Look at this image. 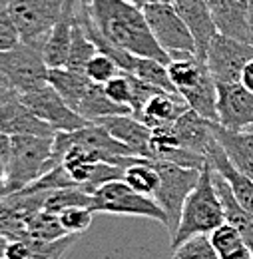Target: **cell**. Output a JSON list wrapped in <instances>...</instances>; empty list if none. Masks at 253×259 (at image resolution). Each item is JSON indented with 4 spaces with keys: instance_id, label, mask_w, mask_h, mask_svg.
Masks as SVG:
<instances>
[{
    "instance_id": "6da1fadb",
    "label": "cell",
    "mask_w": 253,
    "mask_h": 259,
    "mask_svg": "<svg viewBox=\"0 0 253 259\" xmlns=\"http://www.w3.org/2000/svg\"><path fill=\"white\" fill-rule=\"evenodd\" d=\"M88 12L92 28L108 44L136 56L170 64L172 58L156 42L142 8L126 0H90Z\"/></svg>"
},
{
    "instance_id": "7a4b0ae2",
    "label": "cell",
    "mask_w": 253,
    "mask_h": 259,
    "mask_svg": "<svg viewBox=\"0 0 253 259\" xmlns=\"http://www.w3.org/2000/svg\"><path fill=\"white\" fill-rule=\"evenodd\" d=\"M225 224V211H223L222 199L218 195L216 184H214V171L212 165L205 163V167L199 174V180L195 188L188 195L182 218L174 237L170 239L172 249L182 245L195 235H209L216 227Z\"/></svg>"
},
{
    "instance_id": "3957f363",
    "label": "cell",
    "mask_w": 253,
    "mask_h": 259,
    "mask_svg": "<svg viewBox=\"0 0 253 259\" xmlns=\"http://www.w3.org/2000/svg\"><path fill=\"white\" fill-rule=\"evenodd\" d=\"M0 84L12 94L24 96L48 84V66L44 64L40 44L18 42L0 52Z\"/></svg>"
},
{
    "instance_id": "277c9868",
    "label": "cell",
    "mask_w": 253,
    "mask_h": 259,
    "mask_svg": "<svg viewBox=\"0 0 253 259\" xmlns=\"http://www.w3.org/2000/svg\"><path fill=\"white\" fill-rule=\"evenodd\" d=\"M94 213H116V215H134V218H148L161 226L167 224L165 211L152 199L132 190L124 180L108 182L92 192V205Z\"/></svg>"
},
{
    "instance_id": "5b68a950",
    "label": "cell",
    "mask_w": 253,
    "mask_h": 259,
    "mask_svg": "<svg viewBox=\"0 0 253 259\" xmlns=\"http://www.w3.org/2000/svg\"><path fill=\"white\" fill-rule=\"evenodd\" d=\"M52 152V138L42 136H10L8 152V190L10 194L24 190L44 174Z\"/></svg>"
},
{
    "instance_id": "8992f818",
    "label": "cell",
    "mask_w": 253,
    "mask_h": 259,
    "mask_svg": "<svg viewBox=\"0 0 253 259\" xmlns=\"http://www.w3.org/2000/svg\"><path fill=\"white\" fill-rule=\"evenodd\" d=\"M78 0H8V14L22 42L40 44Z\"/></svg>"
},
{
    "instance_id": "52a82bcc",
    "label": "cell",
    "mask_w": 253,
    "mask_h": 259,
    "mask_svg": "<svg viewBox=\"0 0 253 259\" xmlns=\"http://www.w3.org/2000/svg\"><path fill=\"white\" fill-rule=\"evenodd\" d=\"M154 163H156V169L159 174V186L152 199H156V203L165 211V218H167L165 227H167V235L172 239L178 229V224H180L184 203H186L188 195L191 194V190L195 188L201 169L182 167L178 163L159 162V160H154Z\"/></svg>"
},
{
    "instance_id": "ba28073f",
    "label": "cell",
    "mask_w": 253,
    "mask_h": 259,
    "mask_svg": "<svg viewBox=\"0 0 253 259\" xmlns=\"http://www.w3.org/2000/svg\"><path fill=\"white\" fill-rule=\"evenodd\" d=\"M142 10H144L146 22L154 34L156 42L170 54V58L178 54L195 56L193 38L172 2H156Z\"/></svg>"
},
{
    "instance_id": "9c48e42d",
    "label": "cell",
    "mask_w": 253,
    "mask_h": 259,
    "mask_svg": "<svg viewBox=\"0 0 253 259\" xmlns=\"http://www.w3.org/2000/svg\"><path fill=\"white\" fill-rule=\"evenodd\" d=\"M249 60H253V44L239 42L220 32L212 40L205 54V66L216 84L239 82L241 72Z\"/></svg>"
},
{
    "instance_id": "30bf717a",
    "label": "cell",
    "mask_w": 253,
    "mask_h": 259,
    "mask_svg": "<svg viewBox=\"0 0 253 259\" xmlns=\"http://www.w3.org/2000/svg\"><path fill=\"white\" fill-rule=\"evenodd\" d=\"M20 100L42 122H46L56 132H76V130L86 128L88 124H92L86 118H82L76 110H72L50 84L20 96Z\"/></svg>"
},
{
    "instance_id": "8fae6325",
    "label": "cell",
    "mask_w": 253,
    "mask_h": 259,
    "mask_svg": "<svg viewBox=\"0 0 253 259\" xmlns=\"http://www.w3.org/2000/svg\"><path fill=\"white\" fill-rule=\"evenodd\" d=\"M218 124L235 132L253 124V94L241 82L218 84Z\"/></svg>"
},
{
    "instance_id": "7c38bea8",
    "label": "cell",
    "mask_w": 253,
    "mask_h": 259,
    "mask_svg": "<svg viewBox=\"0 0 253 259\" xmlns=\"http://www.w3.org/2000/svg\"><path fill=\"white\" fill-rule=\"evenodd\" d=\"M46 195L48 192L28 194L24 190L4 195L0 199V233L6 239H18L26 222L44 209Z\"/></svg>"
},
{
    "instance_id": "4fadbf2b",
    "label": "cell",
    "mask_w": 253,
    "mask_h": 259,
    "mask_svg": "<svg viewBox=\"0 0 253 259\" xmlns=\"http://www.w3.org/2000/svg\"><path fill=\"white\" fill-rule=\"evenodd\" d=\"M172 4L178 10V14L182 16L184 24L188 26L191 38H193L195 58L205 62L207 48L218 34L212 10L207 6V0H174Z\"/></svg>"
},
{
    "instance_id": "5bb4252c",
    "label": "cell",
    "mask_w": 253,
    "mask_h": 259,
    "mask_svg": "<svg viewBox=\"0 0 253 259\" xmlns=\"http://www.w3.org/2000/svg\"><path fill=\"white\" fill-rule=\"evenodd\" d=\"M218 32L253 44V24L247 0H207Z\"/></svg>"
},
{
    "instance_id": "9a60e30c",
    "label": "cell",
    "mask_w": 253,
    "mask_h": 259,
    "mask_svg": "<svg viewBox=\"0 0 253 259\" xmlns=\"http://www.w3.org/2000/svg\"><path fill=\"white\" fill-rule=\"evenodd\" d=\"M0 132L6 136H42V138L56 136V130L42 122L20 100L18 94H12L0 108Z\"/></svg>"
},
{
    "instance_id": "2e32d148",
    "label": "cell",
    "mask_w": 253,
    "mask_h": 259,
    "mask_svg": "<svg viewBox=\"0 0 253 259\" xmlns=\"http://www.w3.org/2000/svg\"><path fill=\"white\" fill-rule=\"evenodd\" d=\"M92 124H98L106 130L112 138H116L120 144H124L132 156L148 158L150 156V140L152 130L148 128L142 120L134 118L132 114H118V116H106Z\"/></svg>"
},
{
    "instance_id": "e0dca14e",
    "label": "cell",
    "mask_w": 253,
    "mask_h": 259,
    "mask_svg": "<svg viewBox=\"0 0 253 259\" xmlns=\"http://www.w3.org/2000/svg\"><path fill=\"white\" fill-rule=\"evenodd\" d=\"M88 4H82V2H76L66 14L64 18L54 24L50 28V32L44 36L42 40V58H44V64L50 68H64L66 60H68V54H70V44H72V28H74V22L78 20V14L86 8Z\"/></svg>"
},
{
    "instance_id": "ac0fdd59",
    "label": "cell",
    "mask_w": 253,
    "mask_h": 259,
    "mask_svg": "<svg viewBox=\"0 0 253 259\" xmlns=\"http://www.w3.org/2000/svg\"><path fill=\"white\" fill-rule=\"evenodd\" d=\"M212 134L220 144L229 163L243 176L253 180V132L227 130L218 122H212Z\"/></svg>"
},
{
    "instance_id": "d6986e66",
    "label": "cell",
    "mask_w": 253,
    "mask_h": 259,
    "mask_svg": "<svg viewBox=\"0 0 253 259\" xmlns=\"http://www.w3.org/2000/svg\"><path fill=\"white\" fill-rule=\"evenodd\" d=\"M172 136L178 148H184L188 152L205 156L207 148L216 142L212 134V122L201 118L197 112L188 108L174 124H172Z\"/></svg>"
},
{
    "instance_id": "ffe728a7",
    "label": "cell",
    "mask_w": 253,
    "mask_h": 259,
    "mask_svg": "<svg viewBox=\"0 0 253 259\" xmlns=\"http://www.w3.org/2000/svg\"><path fill=\"white\" fill-rule=\"evenodd\" d=\"M205 158H207V163H209L220 176H223V180L229 184V188H231V192L235 195L237 203H239L247 213L253 215V180H249V178L243 176V174H239V171L229 163V160L225 158V154H223V150L220 148L218 142H214V144L207 148Z\"/></svg>"
},
{
    "instance_id": "44dd1931",
    "label": "cell",
    "mask_w": 253,
    "mask_h": 259,
    "mask_svg": "<svg viewBox=\"0 0 253 259\" xmlns=\"http://www.w3.org/2000/svg\"><path fill=\"white\" fill-rule=\"evenodd\" d=\"M188 108L190 106L180 94H170V92L159 90L158 94H154L148 100V104L144 106L138 120H142L150 130L161 128V126L174 124Z\"/></svg>"
},
{
    "instance_id": "7402d4cb",
    "label": "cell",
    "mask_w": 253,
    "mask_h": 259,
    "mask_svg": "<svg viewBox=\"0 0 253 259\" xmlns=\"http://www.w3.org/2000/svg\"><path fill=\"white\" fill-rule=\"evenodd\" d=\"M214 184H216V190H218V195L222 199V205H223V211H225V222L231 224L239 231V235L243 237V241L247 243V247L251 249V255H253V215L247 213L235 199V195L231 192L229 184L223 180V176H220L214 167Z\"/></svg>"
},
{
    "instance_id": "603a6c76",
    "label": "cell",
    "mask_w": 253,
    "mask_h": 259,
    "mask_svg": "<svg viewBox=\"0 0 253 259\" xmlns=\"http://www.w3.org/2000/svg\"><path fill=\"white\" fill-rule=\"evenodd\" d=\"M48 84L60 94V98L72 110H78L82 98L86 96L92 82L82 72H74L68 68H50L48 70Z\"/></svg>"
},
{
    "instance_id": "cb8c5ba5",
    "label": "cell",
    "mask_w": 253,
    "mask_h": 259,
    "mask_svg": "<svg viewBox=\"0 0 253 259\" xmlns=\"http://www.w3.org/2000/svg\"><path fill=\"white\" fill-rule=\"evenodd\" d=\"M82 118H86L88 122H96L100 118L106 116H118V114H132V110L126 106H120L116 102H112L102 84H90L86 96L82 98L78 110H76Z\"/></svg>"
},
{
    "instance_id": "d4e9b609",
    "label": "cell",
    "mask_w": 253,
    "mask_h": 259,
    "mask_svg": "<svg viewBox=\"0 0 253 259\" xmlns=\"http://www.w3.org/2000/svg\"><path fill=\"white\" fill-rule=\"evenodd\" d=\"M124 182L132 190L154 197V194H156V190H158L159 186V174L158 169H156L154 160L132 156L128 165L124 167Z\"/></svg>"
},
{
    "instance_id": "484cf974",
    "label": "cell",
    "mask_w": 253,
    "mask_h": 259,
    "mask_svg": "<svg viewBox=\"0 0 253 259\" xmlns=\"http://www.w3.org/2000/svg\"><path fill=\"white\" fill-rule=\"evenodd\" d=\"M209 241L220 259H253L251 249L231 224H222L209 233Z\"/></svg>"
},
{
    "instance_id": "4316f807",
    "label": "cell",
    "mask_w": 253,
    "mask_h": 259,
    "mask_svg": "<svg viewBox=\"0 0 253 259\" xmlns=\"http://www.w3.org/2000/svg\"><path fill=\"white\" fill-rule=\"evenodd\" d=\"M86 8H88V6H86ZM80 14H82V12H80ZM80 14H78V18H80ZM96 52H98L96 44L90 40V36L84 30V26L80 24V20H76V22H74V28H72L70 54H68V60H66V66H64V68L84 74L86 64L92 60V56H94Z\"/></svg>"
},
{
    "instance_id": "83f0119b",
    "label": "cell",
    "mask_w": 253,
    "mask_h": 259,
    "mask_svg": "<svg viewBox=\"0 0 253 259\" xmlns=\"http://www.w3.org/2000/svg\"><path fill=\"white\" fill-rule=\"evenodd\" d=\"M66 235V231L62 229L58 215L48 213L44 209H40L38 213H34L30 220L26 222V226L20 233V241L22 239H40V241H50V239H58Z\"/></svg>"
},
{
    "instance_id": "f1b7e54d",
    "label": "cell",
    "mask_w": 253,
    "mask_h": 259,
    "mask_svg": "<svg viewBox=\"0 0 253 259\" xmlns=\"http://www.w3.org/2000/svg\"><path fill=\"white\" fill-rule=\"evenodd\" d=\"M92 205V194L84 192L82 188H64V190H54L48 192L46 201H44V211L58 215L60 211L68 207H88Z\"/></svg>"
},
{
    "instance_id": "f546056e",
    "label": "cell",
    "mask_w": 253,
    "mask_h": 259,
    "mask_svg": "<svg viewBox=\"0 0 253 259\" xmlns=\"http://www.w3.org/2000/svg\"><path fill=\"white\" fill-rule=\"evenodd\" d=\"M120 72H122L120 66L104 52H96L92 60L86 64V70H84V74L88 76V80L92 84H102V86L106 82H110L112 78H116Z\"/></svg>"
},
{
    "instance_id": "4dcf8cb0",
    "label": "cell",
    "mask_w": 253,
    "mask_h": 259,
    "mask_svg": "<svg viewBox=\"0 0 253 259\" xmlns=\"http://www.w3.org/2000/svg\"><path fill=\"white\" fill-rule=\"evenodd\" d=\"M174 255L182 259H220L209 241V235H195L184 241L174 249Z\"/></svg>"
},
{
    "instance_id": "1f68e13d",
    "label": "cell",
    "mask_w": 253,
    "mask_h": 259,
    "mask_svg": "<svg viewBox=\"0 0 253 259\" xmlns=\"http://www.w3.org/2000/svg\"><path fill=\"white\" fill-rule=\"evenodd\" d=\"M92 220H94V211L88 207H68L58 213V222H60L62 229L72 235L84 233L92 226Z\"/></svg>"
},
{
    "instance_id": "d6a6232c",
    "label": "cell",
    "mask_w": 253,
    "mask_h": 259,
    "mask_svg": "<svg viewBox=\"0 0 253 259\" xmlns=\"http://www.w3.org/2000/svg\"><path fill=\"white\" fill-rule=\"evenodd\" d=\"M104 90H106V94L112 102H116L120 106H126V108L132 106V84H130V74L128 72H120L116 78L106 82Z\"/></svg>"
},
{
    "instance_id": "836d02e7",
    "label": "cell",
    "mask_w": 253,
    "mask_h": 259,
    "mask_svg": "<svg viewBox=\"0 0 253 259\" xmlns=\"http://www.w3.org/2000/svg\"><path fill=\"white\" fill-rule=\"evenodd\" d=\"M18 42L20 36L8 14V0H0V52L14 48Z\"/></svg>"
},
{
    "instance_id": "e575fe53",
    "label": "cell",
    "mask_w": 253,
    "mask_h": 259,
    "mask_svg": "<svg viewBox=\"0 0 253 259\" xmlns=\"http://www.w3.org/2000/svg\"><path fill=\"white\" fill-rule=\"evenodd\" d=\"M239 82L249 90L253 94V60H249L245 68H243V72H241V78H239Z\"/></svg>"
},
{
    "instance_id": "d590c367",
    "label": "cell",
    "mask_w": 253,
    "mask_h": 259,
    "mask_svg": "<svg viewBox=\"0 0 253 259\" xmlns=\"http://www.w3.org/2000/svg\"><path fill=\"white\" fill-rule=\"evenodd\" d=\"M6 158L0 156V188H6L8 190V184H6V178H8V165H6ZM10 192V190H8Z\"/></svg>"
},
{
    "instance_id": "8d00e7d4",
    "label": "cell",
    "mask_w": 253,
    "mask_h": 259,
    "mask_svg": "<svg viewBox=\"0 0 253 259\" xmlns=\"http://www.w3.org/2000/svg\"><path fill=\"white\" fill-rule=\"evenodd\" d=\"M130 4H134V6H138V8H146V6H150V4H156L159 0H126Z\"/></svg>"
},
{
    "instance_id": "74e56055",
    "label": "cell",
    "mask_w": 253,
    "mask_h": 259,
    "mask_svg": "<svg viewBox=\"0 0 253 259\" xmlns=\"http://www.w3.org/2000/svg\"><path fill=\"white\" fill-rule=\"evenodd\" d=\"M10 96H12V92H10L6 86H2V84H0V108L4 106V102H6Z\"/></svg>"
},
{
    "instance_id": "f35d334b",
    "label": "cell",
    "mask_w": 253,
    "mask_h": 259,
    "mask_svg": "<svg viewBox=\"0 0 253 259\" xmlns=\"http://www.w3.org/2000/svg\"><path fill=\"white\" fill-rule=\"evenodd\" d=\"M6 245H8V239L0 233V259H4V251H6Z\"/></svg>"
},
{
    "instance_id": "ab89813d",
    "label": "cell",
    "mask_w": 253,
    "mask_h": 259,
    "mask_svg": "<svg viewBox=\"0 0 253 259\" xmlns=\"http://www.w3.org/2000/svg\"><path fill=\"white\" fill-rule=\"evenodd\" d=\"M249 2V18H251V24H253V0H247Z\"/></svg>"
},
{
    "instance_id": "60d3db41",
    "label": "cell",
    "mask_w": 253,
    "mask_h": 259,
    "mask_svg": "<svg viewBox=\"0 0 253 259\" xmlns=\"http://www.w3.org/2000/svg\"><path fill=\"white\" fill-rule=\"evenodd\" d=\"M78 2H82V4H90V0H78Z\"/></svg>"
},
{
    "instance_id": "b9f144b4",
    "label": "cell",
    "mask_w": 253,
    "mask_h": 259,
    "mask_svg": "<svg viewBox=\"0 0 253 259\" xmlns=\"http://www.w3.org/2000/svg\"><path fill=\"white\" fill-rule=\"evenodd\" d=\"M247 132H253V124L249 126V128H247Z\"/></svg>"
},
{
    "instance_id": "7bdbcfd3",
    "label": "cell",
    "mask_w": 253,
    "mask_h": 259,
    "mask_svg": "<svg viewBox=\"0 0 253 259\" xmlns=\"http://www.w3.org/2000/svg\"><path fill=\"white\" fill-rule=\"evenodd\" d=\"M159 2H174V0H159Z\"/></svg>"
},
{
    "instance_id": "ee69618b",
    "label": "cell",
    "mask_w": 253,
    "mask_h": 259,
    "mask_svg": "<svg viewBox=\"0 0 253 259\" xmlns=\"http://www.w3.org/2000/svg\"><path fill=\"white\" fill-rule=\"evenodd\" d=\"M174 259H182V257H176V255H174Z\"/></svg>"
}]
</instances>
